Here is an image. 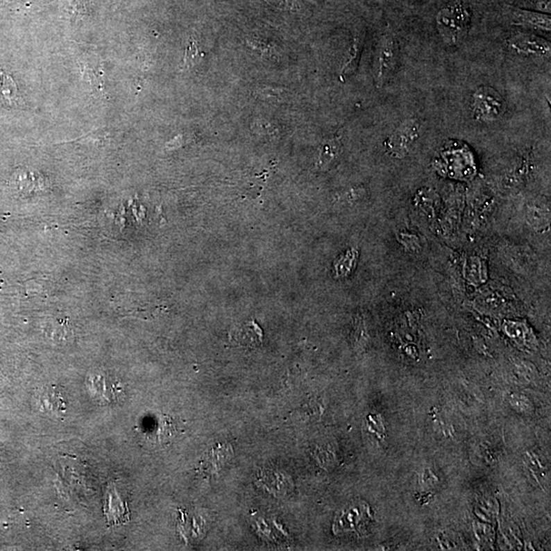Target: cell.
Wrapping results in <instances>:
<instances>
[{"instance_id": "cell-1", "label": "cell", "mask_w": 551, "mask_h": 551, "mask_svg": "<svg viewBox=\"0 0 551 551\" xmlns=\"http://www.w3.org/2000/svg\"><path fill=\"white\" fill-rule=\"evenodd\" d=\"M470 24L471 12L461 4L448 6L437 16L439 33L449 44H457L465 39Z\"/></svg>"}, {"instance_id": "cell-2", "label": "cell", "mask_w": 551, "mask_h": 551, "mask_svg": "<svg viewBox=\"0 0 551 551\" xmlns=\"http://www.w3.org/2000/svg\"><path fill=\"white\" fill-rule=\"evenodd\" d=\"M472 110L475 120L489 123L500 120L507 110V103L498 91L482 86L473 94Z\"/></svg>"}, {"instance_id": "cell-3", "label": "cell", "mask_w": 551, "mask_h": 551, "mask_svg": "<svg viewBox=\"0 0 551 551\" xmlns=\"http://www.w3.org/2000/svg\"><path fill=\"white\" fill-rule=\"evenodd\" d=\"M421 135V125L416 119L401 123L386 142V151L392 158H402L412 151Z\"/></svg>"}, {"instance_id": "cell-4", "label": "cell", "mask_w": 551, "mask_h": 551, "mask_svg": "<svg viewBox=\"0 0 551 551\" xmlns=\"http://www.w3.org/2000/svg\"><path fill=\"white\" fill-rule=\"evenodd\" d=\"M398 60V44L392 36H385L380 41L377 51L376 84L383 87L391 79Z\"/></svg>"}, {"instance_id": "cell-5", "label": "cell", "mask_w": 551, "mask_h": 551, "mask_svg": "<svg viewBox=\"0 0 551 551\" xmlns=\"http://www.w3.org/2000/svg\"><path fill=\"white\" fill-rule=\"evenodd\" d=\"M509 46L517 53L548 56L550 43L545 39L531 34H518L509 41Z\"/></svg>"}, {"instance_id": "cell-6", "label": "cell", "mask_w": 551, "mask_h": 551, "mask_svg": "<svg viewBox=\"0 0 551 551\" xmlns=\"http://www.w3.org/2000/svg\"><path fill=\"white\" fill-rule=\"evenodd\" d=\"M514 24L539 31L550 32L551 17L548 15L513 8L511 12Z\"/></svg>"}, {"instance_id": "cell-7", "label": "cell", "mask_w": 551, "mask_h": 551, "mask_svg": "<svg viewBox=\"0 0 551 551\" xmlns=\"http://www.w3.org/2000/svg\"><path fill=\"white\" fill-rule=\"evenodd\" d=\"M38 405L45 413L58 414L66 411V400L62 396V390L56 386L44 387L39 392Z\"/></svg>"}, {"instance_id": "cell-8", "label": "cell", "mask_w": 551, "mask_h": 551, "mask_svg": "<svg viewBox=\"0 0 551 551\" xmlns=\"http://www.w3.org/2000/svg\"><path fill=\"white\" fill-rule=\"evenodd\" d=\"M340 151H341V145L336 139H332V140H328L323 143L316 167L321 170H326L335 162L336 158L339 155Z\"/></svg>"}, {"instance_id": "cell-9", "label": "cell", "mask_w": 551, "mask_h": 551, "mask_svg": "<svg viewBox=\"0 0 551 551\" xmlns=\"http://www.w3.org/2000/svg\"><path fill=\"white\" fill-rule=\"evenodd\" d=\"M17 85L12 77L0 71V101L12 103L17 96Z\"/></svg>"}, {"instance_id": "cell-10", "label": "cell", "mask_w": 551, "mask_h": 551, "mask_svg": "<svg viewBox=\"0 0 551 551\" xmlns=\"http://www.w3.org/2000/svg\"><path fill=\"white\" fill-rule=\"evenodd\" d=\"M362 54V44L355 42L351 47L350 52H349L348 58H347L346 64L344 65V68L341 69V75L340 78L345 80V78L349 77L355 73V69L359 67V58Z\"/></svg>"}, {"instance_id": "cell-11", "label": "cell", "mask_w": 551, "mask_h": 551, "mask_svg": "<svg viewBox=\"0 0 551 551\" xmlns=\"http://www.w3.org/2000/svg\"><path fill=\"white\" fill-rule=\"evenodd\" d=\"M357 264V251H348L338 259L335 264L336 272L339 275H347Z\"/></svg>"}, {"instance_id": "cell-12", "label": "cell", "mask_w": 551, "mask_h": 551, "mask_svg": "<svg viewBox=\"0 0 551 551\" xmlns=\"http://www.w3.org/2000/svg\"><path fill=\"white\" fill-rule=\"evenodd\" d=\"M201 58V53L196 42L190 40L187 45V49H186L185 58H184V65H185L186 68H191V67L195 66L199 62Z\"/></svg>"}]
</instances>
